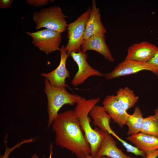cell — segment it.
<instances>
[{
    "label": "cell",
    "instance_id": "6da1fadb",
    "mask_svg": "<svg viewBox=\"0 0 158 158\" xmlns=\"http://www.w3.org/2000/svg\"><path fill=\"white\" fill-rule=\"evenodd\" d=\"M51 126L57 146L69 150L77 158L90 155V144L73 110L58 113Z\"/></svg>",
    "mask_w": 158,
    "mask_h": 158
},
{
    "label": "cell",
    "instance_id": "7a4b0ae2",
    "mask_svg": "<svg viewBox=\"0 0 158 158\" xmlns=\"http://www.w3.org/2000/svg\"><path fill=\"white\" fill-rule=\"evenodd\" d=\"M100 100V97L86 99L83 98L76 104L74 109L80 122L85 136L90 147V155L95 157L101 143L105 134L98 128H92L90 124L91 120L88 114L92 108Z\"/></svg>",
    "mask_w": 158,
    "mask_h": 158
},
{
    "label": "cell",
    "instance_id": "3957f363",
    "mask_svg": "<svg viewBox=\"0 0 158 158\" xmlns=\"http://www.w3.org/2000/svg\"><path fill=\"white\" fill-rule=\"evenodd\" d=\"M44 81V92L47 95L48 101V129L51 126L59 110L63 105H73L84 98L78 95L68 92L66 87H55L52 85L47 79L45 78Z\"/></svg>",
    "mask_w": 158,
    "mask_h": 158
},
{
    "label": "cell",
    "instance_id": "277c9868",
    "mask_svg": "<svg viewBox=\"0 0 158 158\" xmlns=\"http://www.w3.org/2000/svg\"><path fill=\"white\" fill-rule=\"evenodd\" d=\"M32 16L36 30L45 28L61 33L67 29L68 24L66 19L67 16L58 6H51L35 11Z\"/></svg>",
    "mask_w": 158,
    "mask_h": 158
},
{
    "label": "cell",
    "instance_id": "5b68a950",
    "mask_svg": "<svg viewBox=\"0 0 158 158\" xmlns=\"http://www.w3.org/2000/svg\"><path fill=\"white\" fill-rule=\"evenodd\" d=\"M91 10L90 7L74 22L68 25L67 37L68 40L65 49L69 56L72 51L78 52L80 51L81 45L84 41L86 24Z\"/></svg>",
    "mask_w": 158,
    "mask_h": 158
},
{
    "label": "cell",
    "instance_id": "8992f818",
    "mask_svg": "<svg viewBox=\"0 0 158 158\" xmlns=\"http://www.w3.org/2000/svg\"><path fill=\"white\" fill-rule=\"evenodd\" d=\"M26 33L32 38V43L47 55L60 49L62 36L60 32L46 29Z\"/></svg>",
    "mask_w": 158,
    "mask_h": 158
},
{
    "label": "cell",
    "instance_id": "52a82bcc",
    "mask_svg": "<svg viewBox=\"0 0 158 158\" xmlns=\"http://www.w3.org/2000/svg\"><path fill=\"white\" fill-rule=\"evenodd\" d=\"M144 70L151 71L156 75H158L156 68L148 62L125 59L118 63L112 71L105 74L104 77L107 80L113 79Z\"/></svg>",
    "mask_w": 158,
    "mask_h": 158
},
{
    "label": "cell",
    "instance_id": "ba28073f",
    "mask_svg": "<svg viewBox=\"0 0 158 158\" xmlns=\"http://www.w3.org/2000/svg\"><path fill=\"white\" fill-rule=\"evenodd\" d=\"M70 55L77 65L78 70L71 81L74 87L81 85L90 77L96 76L102 77L104 74L93 68L87 61L88 55L81 51L78 52L72 51Z\"/></svg>",
    "mask_w": 158,
    "mask_h": 158
},
{
    "label": "cell",
    "instance_id": "9c48e42d",
    "mask_svg": "<svg viewBox=\"0 0 158 158\" xmlns=\"http://www.w3.org/2000/svg\"><path fill=\"white\" fill-rule=\"evenodd\" d=\"M59 51L61 53V59L59 66L55 70L48 73H42L41 75L54 86L68 87L66 84V79L70 78V74L66 68V62L69 55L64 45L61 46Z\"/></svg>",
    "mask_w": 158,
    "mask_h": 158
},
{
    "label": "cell",
    "instance_id": "30bf717a",
    "mask_svg": "<svg viewBox=\"0 0 158 158\" xmlns=\"http://www.w3.org/2000/svg\"><path fill=\"white\" fill-rule=\"evenodd\" d=\"M102 104L105 110L114 122L121 128L126 125L130 114L119 104L115 95L106 96Z\"/></svg>",
    "mask_w": 158,
    "mask_h": 158
},
{
    "label": "cell",
    "instance_id": "8fae6325",
    "mask_svg": "<svg viewBox=\"0 0 158 158\" xmlns=\"http://www.w3.org/2000/svg\"><path fill=\"white\" fill-rule=\"evenodd\" d=\"M105 34H95L84 40L81 45L80 51L84 53L88 50L95 51L106 59L111 62H113L114 59L106 44Z\"/></svg>",
    "mask_w": 158,
    "mask_h": 158
},
{
    "label": "cell",
    "instance_id": "7c38bea8",
    "mask_svg": "<svg viewBox=\"0 0 158 158\" xmlns=\"http://www.w3.org/2000/svg\"><path fill=\"white\" fill-rule=\"evenodd\" d=\"M157 48L147 41L135 43L128 48L126 59L148 62L153 57Z\"/></svg>",
    "mask_w": 158,
    "mask_h": 158
},
{
    "label": "cell",
    "instance_id": "4fadbf2b",
    "mask_svg": "<svg viewBox=\"0 0 158 158\" xmlns=\"http://www.w3.org/2000/svg\"><path fill=\"white\" fill-rule=\"evenodd\" d=\"M102 140L95 157L105 156L110 158H133L123 153L116 146L117 142L107 131Z\"/></svg>",
    "mask_w": 158,
    "mask_h": 158
},
{
    "label": "cell",
    "instance_id": "5bb4252c",
    "mask_svg": "<svg viewBox=\"0 0 158 158\" xmlns=\"http://www.w3.org/2000/svg\"><path fill=\"white\" fill-rule=\"evenodd\" d=\"M89 18L87 23L84 35V40L99 33H104L106 29L101 20L99 9L97 7L96 1L93 0Z\"/></svg>",
    "mask_w": 158,
    "mask_h": 158
},
{
    "label": "cell",
    "instance_id": "9a60e30c",
    "mask_svg": "<svg viewBox=\"0 0 158 158\" xmlns=\"http://www.w3.org/2000/svg\"><path fill=\"white\" fill-rule=\"evenodd\" d=\"M126 139L146 155L158 149V138L151 135L139 132Z\"/></svg>",
    "mask_w": 158,
    "mask_h": 158
},
{
    "label": "cell",
    "instance_id": "2e32d148",
    "mask_svg": "<svg viewBox=\"0 0 158 158\" xmlns=\"http://www.w3.org/2000/svg\"><path fill=\"white\" fill-rule=\"evenodd\" d=\"M90 114L92 119L93 125L104 132L107 131L113 136L115 133L111 128L110 123L111 118L103 106L95 105L90 111Z\"/></svg>",
    "mask_w": 158,
    "mask_h": 158
},
{
    "label": "cell",
    "instance_id": "e0dca14e",
    "mask_svg": "<svg viewBox=\"0 0 158 158\" xmlns=\"http://www.w3.org/2000/svg\"><path fill=\"white\" fill-rule=\"evenodd\" d=\"M115 96L119 104L126 111L134 107L139 99L134 91L127 87L119 88Z\"/></svg>",
    "mask_w": 158,
    "mask_h": 158
},
{
    "label": "cell",
    "instance_id": "ac0fdd59",
    "mask_svg": "<svg viewBox=\"0 0 158 158\" xmlns=\"http://www.w3.org/2000/svg\"><path fill=\"white\" fill-rule=\"evenodd\" d=\"M144 118L140 108L135 107L133 113L129 115L126 122L128 127L127 134L131 136L140 132Z\"/></svg>",
    "mask_w": 158,
    "mask_h": 158
},
{
    "label": "cell",
    "instance_id": "d6986e66",
    "mask_svg": "<svg viewBox=\"0 0 158 158\" xmlns=\"http://www.w3.org/2000/svg\"><path fill=\"white\" fill-rule=\"evenodd\" d=\"M140 132L158 138V119L154 114L144 118Z\"/></svg>",
    "mask_w": 158,
    "mask_h": 158
},
{
    "label": "cell",
    "instance_id": "ffe728a7",
    "mask_svg": "<svg viewBox=\"0 0 158 158\" xmlns=\"http://www.w3.org/2000/svg\"><path fill=\"white\" fill-rule=\"evenodd\" d=\"M115 136V137L121 143L126 150L127 152L132 153L137 156H140L142 158H145L146 155L143 151L139 150L135 146L128 143L117 135Z\"/></svg>",
    "mask_w": 158,
    "mask_h": 158
},
{
    "label": "cell",
    "instance_id": "44dd1931",
    "mask_svg": "<svg viewBox=\"0 0 158 158\" xmlns=\"http://www.w3.org/2000/svg\"><path fill=\"white\" fill-rule=\"evenodd\" d=\"M4 142L6 148L5 151V153L3 155L2 154H1L0 158H8L11 153L14 150L18 147H19L24 143L22 141L19 143H18L17 144L13 147L11 148H10L7 146L6 144V139Z\"/></svg>",
    "mask_w": 158,
    "mask_h": 158
},
{
    "label": "cell",
    "instance_id": "7402d4cb",
    "mask_svg": "<svg viewBox=\"0 0 158 158\" xmlns=\"http://www.w3.org/2000/svg\"><path fill=\"white\" fill-rule=\"evenodd\" d=\"M26 2L30 5L37 7L47 5L49 1L48 0H27Z\"/></svg>",
    "mask_w": 158,
    "mask_h": 158
},
{
    "label": "cell",
    "instance_id": "603a6c76",
    "mask_svg": "<svg viewBox=\"0 0 158 158\" xmlns=\"http://www.w3.org/2000/svg\"><path fill=\"white\" fill-rule=\"evenodd\" d=\"M148 62L154 67L158 72V47L153 57Z\"/></svg>",
    "mask_w": 158,
    "mask_h": 158
},
{
    "label": "cell",
    "instance_id": "cb8c5ba5",
    "mask_svg": "<svg viewBox=\"0 0 158 158\" xmlns=\"http://www.w3.org/2000/svg\"><path fill=\"white\" fill-rule=\"evenodd\" d=\"M13 1L12 0H0V8L7 9L11 6Z\"/></svg>",
    "mask_w": 158,
    "mask_h": 158
},
{
    "label": "cell",
    "instance_id": "d4e9b609",
    "mask_svg": "<svg viewBox=\"0 0 158 158\" xmlns=\"http://www.w3.org/2000/svg\"><path fill=\"white\" fill-rule=\"evenodd\" d=\"M158 157V149L146 155L145 158H157Z\"/></svg>",
    "mask_w": 158,
    "mask_h": 158
},
{
    "label": "cell",
    "instance_id": "484cf974",
    "mask_svg": "<svg viewBox=\"0 0 158 158\" xmlns=\"http://www.w3.org/2000/svg\"><path fill=\"white\" fill-rule=\"evenodd\" d=\"M50 154L49 158H51L52 154V149L53 148V145L51 144H50ZM11 158H15L13 157ZM31 158H38V157L36 154H35L32 156Z\"/></svg>",
    "mask_w": 158,
    "mask_h": 158
},
{
    "label": "cell",
    "instance_id": "4316f807",
    "mask_svg": "<svg viewBox=\"0 0 158 158\" xmlns=\"http://www.w3.org/2000/svg\"><path fill=\"white\" fill-rule=\"evenodd\" d=\"M85 158H110L108 157H105V156H103V157H92L90 155H89L87 156Z\"/></svg>",
    "mask_w": 158,
    "mask_h": 158
},
{
    "label": "cell",
    "instance_id": "83f0119b",
    "mask_svg": "<svg viewBox=\"0 0 158 158\" xmlns=\"http://www.w3.org/2000/svg\"><path fill=\"white\" fill-rule=\"evenodd\" d=\"M154 115L158 119V107L154 110Z\"/></svg>",
    "mask_w": 158,
    "mask_h": 158
}]
</instances>
